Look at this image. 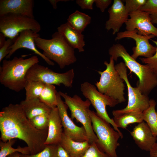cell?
<instances>
[{
	"mask_svg": "<svg viewBox=\"0 0 157 157\" xmlns=\"http://www.w3.org/2000/svg\"><path fill=\"white\" fill-rule=\"evenodd\" d=\"M0 140L3 142L16 138L22 140L27 144L33 155L42 150L48 129H36L26 116L20 104H10L0 112Z\"/></svg>",
	"mask_w": 157,
	"mask_h": 157,
	"instance_id": "6da1fadb",
	"label": "cell"
},
{
	"mask_svg": "<svg viewBox=\"0 0 157 157\" xmlns=\"http://www.w3.org/2000/svg\"><path fill=\"white\" fill-rule=\"evenodd\" d=\"M65 100V102L70 110L71 118L75 119L83 125L86 132L88 141L90 144L97 143L98 139L94 133L92 120L89 114L90 107L91 103L88 99L84 101L77 94L71 97L67 93L58 92Z\"/></svg>",
	"mask_w": 157,
	"mask_h": 157,
	"instance_id": "52a82bcc",
	"label": "cell"
},
{
	"mask_svg": "<svg viewBox=\"0 0 157 157\" xmlns=\"http://www.w3.org/2000/svg\"><path fill=\"white\" fill-rule=\"evenodd\" d=\"M45 85V83L39 81L27 80L24 88L25 99L39 98Z\"/></svg>",
	"mask_w": 157,
	"mask_h": 157,
	"instance_id": "83f0119b",
	"label": "cell"
},
{
	"mask_svg": "<svg viewBox=\"0 0 157 157\" xmlns=\"http://www.w3.org/2000/svg\"><path fill=\"white\" fill-rule=\"evenodd\" d=\"M57 107L58 109L63 128V133L72 139L78 142L88 141L86 132L83 126L76 125L68 115V107L58 92Z\"/></svg>",
	"mask_w": 157,
	"mask_h": 157,
	"instance_id": "4fadbf2b",
	"label": "cell"
},
{
	"mask_svg": "<svg viewBox=\"0 0 157 157\" xmlns=\"http://www.w3.org/2000/svg\"><path fill=\"white\" fill-rule=\"evenodd\" d=\"M80 89L83 95L89 100L95 109L97 115L111 124L120 134L121 138H123L122 133L115 124L113 119L109 117L106 110L107 106L114 107L119 104L118 101L101 93L95 86L88 82L81 83Z\"/></svg>",
	"mask_w": 157,
	"mask_h": 157,
	"instance_id": "ba28073f",
	"label": "cell"
},
{
	"mask_svg": "<svg viewBox=\"0 0 157 157\" xmlns=\"http://www.w3.org/2000/svg\"><path fill=\"white\" fill-rule=\"evenodd\" d=\"M35 42L36 46L43 51L42 53L57 63L61 69L76 61L74 49L58 31L52 34L51 39H45L39 36L35 39Z\"/></svg>",
	"mask_w": 157,
	"mask_h": 157,
	"instance_id": "277c9868",
	"label": "cell"
},
{
	"mask_svg": "<svg viewBox=\"0 0 157 157\" xmlns=\"http://www.w3.org/2000/svg\"><path fill=\"white\" fill-rule=\"evenodd\" d=\"M156 139H157V137L156 138Z\"/></svg>",
	"mask_w": 157,
	"mask_h": 157,
	"instance_id": "7bdbcfd3",
	"label": "cell"
},
{
	"mask_svg": "<svg viewBox=\"0 0 157 157\" xmlns=\"http://www.w3.org/2000/svg\"><path fill=\"white\" fill-rule=\"evenodd\" d=\"M109 17L105 24L108 31L113 30V35L118 33L122 25L129 19V13L121 0H114L111 6L108 9Z\"/></svg>",
	"mask_w": 157,
	"mask_h": 157,
	"instance_id": "2e32d148",
	"label": "cell"
},
{
	"mask_svg": "<svg viewBox=\"0 0 157 157\" xmlns=\"http://www.w3.org/2000/svg\"><path fill=\"white\" fill-rule=\"evenodd\" d=\"M52 5L53 8L56 9L57 8V4L60 1H67L68 0H49L48 1Z\"/></svg>",
	"mask_w": 157,
	"mask_h": 157,
	"instance_id": "ab89813d",
	"label": "cell"
},
{
	"mask_svg": "<svg viewBox=\"0 0 157 157\" xmlns=\"http://www.w3.org/2000/svg\"><path fill=\"white\" fill-rule=\"evenodd\" d=\"M111 0H95L96 7L99 8L102 12H104L111 4Z\"/></svg>",
	"mask_w": 157,
	"mask_h": 157,
	"instance_id": "8d00e7d4",
	"label": "cell"
},
{
	"mask_svg": "<svg viewBox=\"0 0 157 157\" xmlns=\"http://www.w3.org/2000/svg\"><path fill=\"white\" fill-rule=\"evenodd\" d=\"M150 157H157V142H156L149 151Z\"/></svg>",
	"mask_w": 157,
	"mask_h": 157,
	"instance_id": "f35d334b",
	"label": "cell"
},
{
	"mask_svg": "<svg viewBox=\"0 0 157 157\" xmlns=\"http://www.w3.org/2000/svg\"><path fill=\"white\" fill-rule=\"evenodd\" d=\"M104 64L105 69L102 72L98 71L100 77L99 81L95 83L97 89L117 101L119 103L124 102L126 100L124 96V81L115 69L114 60L110 57L109 62L105 61Z\"/></svg>",
	"mask_w": 157,
	"mask_h": 157,
	"instance_id": "5b68a950",
	"label": "cell"
},
{
	"mask_svg": "<svg viewBox=\"0 0 157 157\" xmlns=\"http://www.w3.org/2000/svg\"></svg>",
	"mask_w": 157,
	"mask_h": 157,
	"instance_id": "ee69618b",
	"label": "cell"
},
{
	"mask_svg": "<svg viewBox=\"0 0 157 157\" xmlns=\"http://www.w3.org/2000/svg\"><path fill=\"white\" fill-rule=\"evenodd\" d=\"M39 62L36 56L26 59L15 57L11 60H3L0 67L1 83L14 91H21L24 89L27 81L26 76L28 71Z\"/></svg>",
	"mask_w": 157,
	"mask_h": 157,
	"instance_id": "7a4b0ae2",
	"label": "cell"
},
{
	"mask_svg": "<svg viewBox=\"0 0 157 157\" xmlns=\"http://www.w3.org/2000/svg\"><path fill=\"white\" fill-rule=\"evenodd\" d=\"M147 0H126L125 6L129 13L140 10L146 3Z\"/></svg>",
	"mask_w": 157,
	"mask_h": 157,
	"instance_id": "836d02e7",
	"label": "cell"
},
{
	"mask_svg": "<svg viewBox=\"0 0 157 157\" xmlns=\"http://www.w3.org/2000/svg\"><path fill=\"white\" fill-rule=\"evenodd\" d=\"M91 20L88 15L76 10L69 16L67 23L72 28L82 33L90 23Z\"/></svg>",
	"mask_w": 157,
	"mask_h": 157,
	"instance_id": "cb8c5ba5",
	"label": "cell"
},
{
	"mask_svg": "<svg viewBox=\"0 0 157 157\" xmlns=\"http://www.w3.org/2000/svg\"><path fill=\"white\" fill-rule=\"evenodd\" d=\"M80 157H109L98 147L96 143L93 142L85 153Z\"/></svg>",
	"mask_w": 157,
	"mask_h": 157,
	"instance_id": "1f68e13d",
	"label": "cell"
},
{
	"mask_svg": "<svg viewBox=\"0 0 157 157\" xmlns=\"http://www.w3.org/2000/svg\"><path fill=\"white\" fill-rule=\"evenodd\" d=\"M15 40L8 38L6 40L3 45L0 48V62L8 54L9 48L13 43V41Z\"/></svg>",
	"mask_w": 157,
	"mask_h": 157,
	"instance_id": "e575fe53",
	"label": "cell"
},
{
	"mask_svg": "<svg viewBox=\"0 0 157 157\" xmlns=\"http://www.w3.org/2000/svg\"><path fill=\"white\" fill-rule=\"evenodd\" d=\"M6 37L3 33H0V48L2 47L6 42Z\"/></svg>",
	"mask_w": 157,
	"mask_h": 157,
	"instance_id": "60d3db41",
	"label": "cell"
},
{
	"mask_svg": "<svg viewBox=\"0 0 157 157\" xmlns=\"http://www.w3.org/2000/svg\"><path fill=\"white\" fill-rule=\"evenodd\" d=\"M130 133L135 143L142 150L149 151L156 142V138L144 121L135 126Z\"/></svg>",
	"mask_w": 157,
	"mask_h": 157,
	"instance_id": "ac0fdd59",
	"label": "cell"
},
{
	"mask_svg": "<svg viewBox=\"0 0 157 157\" xmlns=\"http://www.w3.org/2000/svg\"><path fill=\"white\" fill-rule=\"evenodd\" d=\"M140 10L147 12L152 23L157 24V0H147Z\"/></svg>",
	"mask_w": 157,
	"mask_h": 157,
	"instance_id": "f1b7e54d",
	"label": "cell"
},
{
	"mask_svg": "<svg viewBox=\"0 0 157 157\" xmlns=\"http://www.w3.org/2000/svg\"><path fill=\"white\" fill-rule=\"evenodd\" d=\"M33 0H0V17L9 14L34 18Z\"/></svg>",
	"mask_w": 157,
	"mask_h": 157,
	"instance_id": "e0dca14e",
	"label": "cell"
},
{
	"mask_svg": "<svg viewBox=\"0 0 157 157\" xmlns=\"http://www.w3.org/2000/svg\"><path fill=\"white\" fill-rule=\"evenodd\" d=\"M76 3L81 9L93 10V4L95 2V0H76Z\"/></svg>",
	"mask_w": 157,
	"mask_h": 157,
	"instance_id": "d590c367",
	"label": "cell"
},
{
	"mask_svg": "<svg viewBox=\"0 0 157 157\" xmlns=\"http://www.w3.org/2000/svg\"><path fill=\"white\" fill-rule=\"evenodd\" d=\"M115 123L118 128L125 129L130 124L144 121L143 112L132 111L113 116Z\"/></svg>",
	"mask_w": 157,
	"mask_h": 157,
	"instance_id": "603a6c76",
	"label": "cell"
},
{
	"mask_svg": "<svg viewBox=\"0 0 157 157\" xmlns=\"http://www.w3.org/2000/svg\"><path fill=\"white\" fill-rule=\"evenodd\" d=\"M39 36L40 35L38 33L31 30H27L22 31L9 48V53L6 58H10L12 55L19 49L26 48L33 51L39 55L49 65H54V63L52 61L46 57L36 48L35 39Z\"/></svg>",
	"mask_w": 157,
	"mask_h": 157,
	"instance_id": "9a60e30c",
	"label": "cell"
},
{
	"mask_svg": "<svg viewBox=\"0 0 157 157\" xmlns=\"http://www.w3.org/2000/svg\"><path fill=\"white\" fill-rule=\"evenodd\" d=\"M108 53L114 61L121 58L126 67L139 79L137 86L142 93L147 95L157 86V76L146 64L142 65L133 58L123 45L113 44L109 49Z\"/></svg>",
	"mask_w": 157,
	"mask_h": 157,
	"instance_id": "3957f363",
	"label": "cell"
},
{
	"mask_svg": "<svg viewBox=\"0 0 157 157\" xmlns=\"http://www.w3.org/2000/svg\"><path fill=\"white\" fill-rule=\"evenodd\" d=\"M20 104L22 107L26 116L29 119L38 115L49 113L52 109L38 98L25 99L22 101Z\"/></svg>",
	"mask_w": 157,
	"mask_h": 157,
	"instance_id": "44dd1931",
	"label": "cell"
},
{
	"mask_svg": "<svg viewBox=\"0 0 157 157\" xmlns=\"http://www.w3.org/2000/svg\"><path fill=\"white\" fill-rule=\"evenodd\" d=\"M155 37L153 35H144L139 34L137 30L135 29L132 31L126 30L119 32L115 40H117L125 38L133 39L135 42L136 46L133 48V54L131 56L136 60L140 56L148 58L154 54L156 51V47L149 43V40Z\"/></svg>",
	"mask_w": 157,
	"mask_h": 157,
	"instance_id": "7c38bea8",
	"label": "cell"
},
{
	"mask_svg": "<svg viewBox=\"0 0 157 157\" xmlns=\"http://www.w3.org/2000/svg\"><path fill=\"white\" fill-rule=\"evenodd\" d=\"M15 142V139H12L6 142L0 141V157H7L15 152H19L25 155L30 154L28 146L22 147L19 146L15 148L12 147Z\"/></svg>",
	"mask_w": 157,
	"mask_h": 157,
	"instance_id": "4316f807",
	"label": "cell"
},
{
	"mask_svg": "<svg viewBox=\"0 0 157 157\" xmlns=\"http://www.w3.org/2000/svg\"><path fill=\"white\" fill-rule=\"evenodd\" d=\"M89 113L93 131L98 139L97 145L109 157H118L116 149L120 145L118 142L121 138L120 134L96 112L90 110Z\"/></svg>",
	"mask_w": 157,
	"mask_h": 157,
	"instance_id": "8992f818",
	"label": "cell"
},
{
	"mask_svg": "<svg viewBox=\"0 0 157 157\" xmlns=\"http://www.w3.org/2000/svg\"><path fill=\"white\" fill-rule=\"evenodd\" d=\"M60 144L72 157H81L90 145L88 141L82 142L74 141L63 133Z\"/></svg>",
	"mask_w": 157,
	"mask_h": 157,
	"instance_id": "7402d4cb",
	"label": "cell"
},
{
	"mask_svg": "<svg viewBox=\"0 0 157 157\" xmlns=\"http://www.w3.org/2000/svg\"><path fill=\"white\" fill-rule=\"evenodd\" d=\"M130 18L126 23L127 31L137 29L140 35H154L157 37V28L152 23L149 14L139 10L129 13Z\"/></svg>",
	"mask_w": 157,
	"mask_h": 157,
	"instance_id": "5bb4252c",
	"label": "cell"
},
{
	"mask_svg": "<svg viewBox=\"0 0 157 157\" xmlns=\"http://www.w3.org/2000/svg\"><path fill=\"white\" fill-rule=\"evenodd\" d=\"M56 157H72L59 144L57 145V151Z\"/></svg>",
	"mask_w": 157,
	"mask_h": 157,
	"instance_id": "74e56055",
	"label": "cell"
},
{
	"mask_svg": "<svg viewBox=\"0 0 157 157\" xmlns=\"http://www.w3.org/2000/svg\"><path fill=\"white\" fill-rule=\"evenodd\" d=\"M63 133L61 119L56 107L52 108L49 114L48 134L45 144H60Z\"/></svg>",
	"mask_w": 157,
	"mask_h": 157,
	"instance_id": "d6986e66",
	"label": "cell"
},
{
	"mask_svg": "<svg viewBox=\"0 0 157 157\" xmlns=\"http://www.w3.org/2000/svg\"><path fill=\"white\" fill-rule=\"evenodd\" d=\"M57 145H46L44 148L39 153L33 155H25L20 154L21 157H56Z\"/></svg>",
	"mask_w": 157,
	"mask_h": 157,
	"instance_id": "4dcf8cb0",
	"label": "cell"
},
{
	"mask_svg": "<svg viewBox=\"0 0 157 157\" xmlns=\"http://www.w3.org/2000/svg\"><path fill=\"white\" fill-rule=\"evenodd\" d=\"M41 29L40 24L34 18L11 14L0 17V33L12 40L24 31L30 30L38 33Z\"/></svg>",
	"mask_w": 157,
	"mask_h": 157,
	"instance_id": "30bf717a",
	"label": "cell"
},
{
	"mask_svg": "<svg viewBox=\"0 0 157 157\" xmlns=\"http://www.w3.org/2000/svg\"><path fill=\"white\" fill-rule=\"evenodd\" d=\"M156 103L154 99H150L149 107L143 112V120L150 129L153 135L157 137V112L155 110Z\"/></svg>",
	"mask_w": 157,
	"mask_h": 157,
	"instance_id": "d4e9b609",
	"label": "cell"
},
{
	"mask_svg": "<svg viewBox=\"0 0 157 157\" xmlns=\"http://www.w3.org/2000/svg\"><path fill=\"white\" fill-rule=\"evenodd\" d=\"M74 77V69H72L63 73H58L40 65L36 64L28 71L26 78L27 80L39 81L45 84L65 87H72Z\"/></svg>",
	"mask_w": 157,
	"mask_h": 157,
	"instance_id": "8fae6325",
	"label": "cell"
},
{
	"mask_svg": "<svg viewBox=\"0 0 157 157\" xmlns=\"http://www.w3.org/2000/svg\"><path fill=\"white\" fill-rule=\"evenodd\" d=\"M58 93L54 85L45 84L39 98L46 105L53 108L57 107Z\"/></svg>",
	"mask_w": 157,
	"mask_h": 157,
	"instance_id": "484cf974",
	"label": "cell"
},
{
	"mask_svg": "<svg viewBox=\"0 0 157 157\" xmlns=\"http://www.w3.org/2000/svg\"><path fill=\"white\" fill-rule=\"evenodd\" d=\"M7 157H21L20 156V154L19 152H15L13 153Z\"/></svg>",
	"mask_w": 157,
	"mask_h": 157,
	"instance_id": "b9f144b4",
	"label": "cell"
},
{
	"mask_svg": "<svg viewBox=\"0 0 157 157\" xmlns=\"http://www.w3.org/2000/svg\"><path fill=\"white\" fill-rule=\"evenodd\" d=\"M57 31L62 35L72 48L77 49L79 52L84 51L85 42L82 33L72 28L67 22L58 27Z\"/></svg>",
	"mask_w": 157,
	"mask_h": 157,
	"instance_id": "ffe728a7",
	"label": "cell"
},
{
	"mask_svg": "<svg viewBox=\"0 0 157 157\" xmlns=\"http://www.w3.org/2000/svg\"><path fill=\"white\" fill-rule=\"evenodd\" d=\"M152 40L156 46V49L155 53L150 58H140V59L142 63L147 65L157 76V41L153 40Z\"/></svg>",
	"mask_w": 157,
	"mask_h": 157,
	"instance_id": "d6a6232c",
	"label": "cell"
},
{
	"mask_svg": "<svg viewBox=\"0 0 157 157\" xmlns=\"http://www.w3.org/2000/svg\"><path fill=\"white\" fill-rule=\"evenodd\" d=\"M49 114L38 115L30 120L33 126L37 129L42 131L47 130L48 127Z\"/></svg>",
	"mask_w": 157,
	"mask_h": 157,
	"instance_id": "f546056e",
	"label": "cell"
},
{
	"mask_svg": "<svg viewBox=\"0 0 157 157\" xmlns=\"http://www.w3.org/2000/svg\"><path fill=\"white\" fill-rule=\"evenodd\" d=\"M115 69L126 84L128 91V102L124 108L113 110V115H120L132 111L143 112L149 106L150 99L148 95L143 94L139 88L133 87L129 80L127 67L124 62H121L115 65Z\"/></svg>",
	"mask_w": 157,
	"mask_h": 157,
	"instance_id": "9c48e42d",
	"label": "cell"
}]
</instances>
